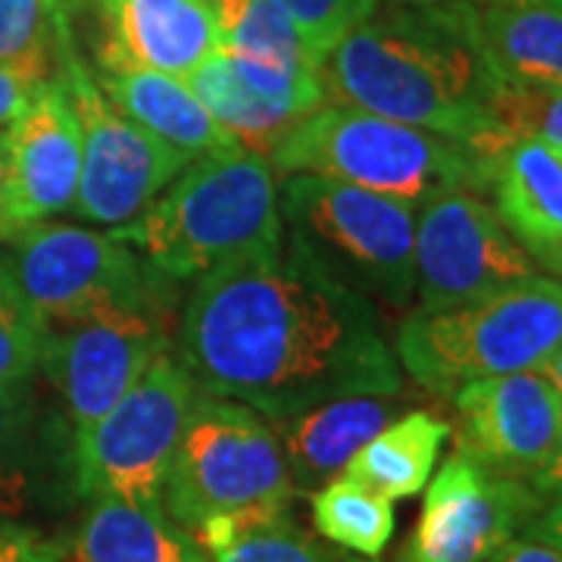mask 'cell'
Masks as SVG:
<instances>
[{
    "label": "cell",
    "instance_id": "cell-1",
    "mask_svg": "<svg viewBox=\"0 0 562 562\" xmlns=\"http://www.w3.org/2000/svg\"><path fill=\"white\" fill-rule=\"evenodd\" d=\"M181 362L206 394L272 425L338 397L403 391L382 306L291 247L201 276L181 316Z\"/></svg>",
    "mask_w": 562,
    "mask_h": 562
},
{
    "label": "cell",
    "instance_id": "cell-2",
    "mask_svg": "<svg viewBox=\"0 0 562 562\" xmlns=\"http://www.w3.org/2000/svg\"><path fill=\"white\" fill-rule=\"evenodd\" d=\"M325 101L416 125L479 150L509 144L487 103L497 88L479 57L462 0L375 10L319 63Z\"/></svg>",
    "mask_w": 562,
    "mask_h": 562
},
{
    "label": "cell",
    "instance_id": "cell-3",
    "mask_svg": "<svg viewBox=\"0 0 562 562\" xmlns=\"http://www.w3.org/2000/svg\"><path fill=\"white\" fill-rule=\"evenodd\" d=\"M116 235L169 279H201L228 262L279 254L284 222L276 169L244 147L198 157Z\"/></svg>",
    "mask_w": 562,
    "mask_h": 562
},
{
    "label": "cell",
    "instance_id": "cell-4",
    "mask_svg": "<svg viewBox=\"0 0 562 562\" xmlns=\"http://www.w3.org/2000/svg\"><path fill=\"white\" fill-rule=\"evenodd\" d=\"M279 431L250 406L201 391L162 484V513L213 550L235 528L288 513Z\"/></svg>",
    "mask_w": 562,
    "mask_h": 562
},
{
    "label": "cell",
    "instance_id": "cell-5",
    "mask_svg": "<svg viewBox=\"0 0 562 562\" xmlns=\"http://www.w3.org/2000/svg\"><path fill=\"white\" fill-rule=\"evenodd\" d=\"M281 176H325L413 210L453 191H487V160L460 140L366 110L322 103L269 150Z\"/></svg>",
    "mask_w": 562,
    "mask_h": 562
},
{
    "label": "cell",
    "instance_id": "cell-6",
    "mask_svg": "<svg viewBox=\"0 0 562 562\" xmlns=\"http://www.w3.org/2000/svg\"><path fill=\"white\" fill-rule=\"evenodd\" d=\"M562 344V281L531 276L491 297L409 313L397 325L394 357L413 382L453 397L462 384L541 369Z\"/></svg>",
    "mask_w": 562,
    "mask_h": 562
},
{
    "label": "cell",
    "instance_id": "cell-7",
    "mask_svg": "<svg viewBox=\"0 0 562 562\" xmlns=\"http://www.w3.org/2000/svg\"><path fill=\"white\" fill-rule=\"evenodd\" d=\"M284 247L379 306L416 294V210L325 176H288L279 191Z\"/></svg>",
    "mask_w": 562,
    "mask_h": 562
},
{
    "label": "cell",
    "instance_id": "cell-8",
    "mask_svg": "<svg viewBox=\"0 0 562 562\" xmlns=\"http://www.w3.org/2000/svg\"><path fill=\"white\" fill-rule=\"evenodd\" d=\"M201 391L188 366L169 350L150 362L110 413L72 438V472L81 497L162 509L166 472Z\"/></svg>",
    "mask_w": 562,
    "mask_h": 562
},
{
    "label": "cell",
    "instance_id": "cell-9",
    "mask_svg": "<svg viewBox=\"0 0 562 562\" xmlns=\"http://www.w3.org/2000/svg\"><path fill=\"white\" fill-rule=\"evenodd\" d=\"M13 238L7 260L47 331L128 310H157V284L120 235L63 222H35Z\"/></svg>",
    "mask_w": 562,
    "mask_h": 562
},
{
    "label": "cell",
    "instance_id": "cell-10",
    "mask_svg": "<svg viewBox=\"0 0 562 562\" xmlns=\"http://www.w3.org/2000/svg\"><path fill=\"white\" fill-rule=\"evenodd\" d=\"M60 57L63 85L81 125V176L72 210L88 225H128L194 157L150 135L106 101L101 85L72 50L66 22L60 29Z\"/></svg>",
    "mask_w": 562,
    "mask_h": 562
},
{
    "label": "cell",
    "instance_id": "cell-11",
    "mask_svg": "<svg viewBox=\"0 0 562 562\" xmlns=\"http://www.w3.org/2000/svg\"><path fill=\"white\" fill-rule=\"evenodd\" d=\"M538 276L535 260L475 191L425 203L416 216L419 313H441L491 297Z\"/></svg>",
    "mask_w": 562,
    "mask_h": 562
},
{
    "label": "cell",
    "instance_id": "cell-12",
    "mask_svg": "<svg viewBox=\"0 0 562 562\" xmlns=\"http://www.w3.org/2000/svg\"><path fill=\"white\" fill-rule=\"evenodd\" d=\"M541 506L535 484L457 447L425 484L419 522L401 562H487L503 543L528 535Z\"/></svg>",
    "mask_w": 562,
    "mask_h": 562
},
{
    "label": "cell",
    "instance_id": "cell-13",
    "mask_svg": "<svg viewBox=\"0 0 562 562\" xmlns=\"http://www.w3.org/2000/svg\"><path fill=\"white\" fill-rule=\"evenodd\" d=\"M169 350L157 310H128L44 335L41 366L60 391L72 435L110 413Z\"/></svg>",
    "mask_w": 562,
    "mask_h": 562
},
{
    "label": "cell",
    "instance_id": "cell-14",
    "mask_svg": "<svg viewBox=\"0 0 562 562\" xmlns=\"http://www.w3.org/2000/svg\"><path fill=\"white\" fill-rule=\"evenodd\" d=\"M3 238L72 210L81 176V125L63 79L41 81L32 103L7 128Z\"/></svg>",
    "mask_w": 562,
    "mask_h": 562
},
{
    "label": "cell",
    "instance_id": "cell-15",
    "mask_svg": "<svg viewBox=\"0 0 562 562\" xmlns=\"http://www.w3.org/2000/svg\"><path fill=\"white\" fill-rule=\"evenodd\" d=\"M460 447L491 469L531 482L562 450V409L541 369L462 384L453 394Z\"/></svg>",
    "mask_w": 562,
    "mask_h": 562
},
{
    "label": "cell",
    "instance_id": "cell-16",
    "mask_svg": "<svg viewBox=\"0 0 562 562\" xmlns=\"http://www.w3.org/2000/svg\"><path fill=\"white\" fill-rule=\"evenodd\" d=\"M487 191L525 254L562 276V144L509 140L487 160Z\"/></svg>",
    "mask_w": 562,
    "mask_h": 562
},
{
    "label": "cell",
    "instance_id": "cell-17",
    "mask_svg": "<svg viewBox=\"0 0 562 562\" xmlns=\"http://www.w3.org/2000/svg\"><path fill=\"white\" fill-rule=\"evenodd\" d=\"M106 20L101 54L188 79L220 50L210 0H98Z\"/></svg>",
    "mask_w": 562,
    "mask_h": 562
},
{
    "label": "cell",
    "instance_id": "cell-18",
    "mask_svg": "<svg viewBox=\"0 0 562 562\" xmlns=\"http://www.w3.org/2000/svg\"><path fill=\"white\" fill-rule=\"evenodd\" d=\"M479 57L497 85L562 88V7L462 0Z\"/></svg>",
    "mask_w": 562,
    "mask_h": 562
},
{
    "label": "cell",
    "instance_id": "cell-19",
    "mask_svg": "<svg viewBox=\"0 0 562 562\" xmlns=\"http://www.w3.org/2000/svg\"><path fill=\"white\" fill-rule=\"evenodd\" d=\"M98 63L101 69L94 81L101 85L106 101L150 135L184 150L188 157H206L241 147L210 116V110L198 101V94L184 79L144 69L138 63L120 60L110 54H101Z\"/></svg>",
    "mask_w": 562,
    "mask_h": 562
},
{
    "label": "cell",
    "instance_id": "cell-20",
    "mask_svg": "<svg viewBox=\"0 0 562 562\" xmlns=\"http://www.w3.org/2000/svg\"><path fill=\"white\" fill-rule=\"evenodd\" d=\"M401 401L382 394H357L319 403L294 419L279 422L281 450L294 491H319L344 475L347 462L382 428L397 419Z\"/></svg>",
    "mask_w": 562,
    "mask_h": 562
},
{
    "label": "cell",
    "instance_id": "cell-21",
    "mask_svg": "<svg viewBox=\"0 0 562 562\" xmlns=\"http://www.w3.org/2000/svg\"><path fill=\"white\" fill-rule=\"evenodd\" d=\"M76 562H210V550L162 509L101 497L81 525Z\"/></svg>",
    "mask_w": 562,
    "mask_h": 562
},
{
    "label": "cell",
    "instance_id": "cell-22",
    "mask_svg": "<svg viewBox=\"0 0 562 562\" xmlns=\"http://www.w3.org/2000/svg\"><path fill=\"white\" fill-rule=\"evenodd\" d=\"M450 425L431 413H409L382 428L372 441L347 462L344 475L387 501H406L431 482L435 462Z\"/></svg>",
    "mask_w": 562,
    "mask_h": 562
},
{
    "label": "cell",
    "instance_id": "cell-23",
    "mask_svg": "<svg viewBox=\"0 0 562 562\" xmlns=\"http://www.w3.org/2000/svg\"><path fill=\"white\" fill-rule=\"evenodd\" d=\"M184 81L198 94V101L210 110V116L220 122L244 150H254L262 157H269V150L303 120L297 110L266 101L254 88H247L235 76L232 63L225 60L222 50L206 57Z\"/></svg>",
    "mask_w": 562,
    "mask_h": 562
},
{
    "label": "cell",
    "instance_id": "cell-24",
    "mask_svg": "<svg viewBox=\"0 0 562 562\" xmlns=\"http://www.w3.org/2000/svg\"><path fill=\"white\" fill-rule=\"evenodd\" d=\"M220 50L288 72H319V54L272 0H210Z\"/></svg>",
    "mask_w": 562,
    "mask_h": 562
},
{
    "label": "cell",
    "instance_id": "cell-25",
    "mask_svg": "<svg viewBox=\"0 0 562 562\" xmlns=\"http://www.w3.org/2000/svg\"><path fill=\"white\" fill-rule=\"evenodd\" d=\"M313 525L322 541L335 543L366 560H379L394 538V501L362 487L353 479H331L310 494Z\"/></svg>",
    "mask_w": 562,
    "mask_h": 562
},
{
    "label": "cell",
    "instance_id": "cell-26",
    "mask_svg": "<svg viewBox=\"0 0 562 562\" xmlns=\"http://www.w3.org/2000/svg\"><path fill=\"white\" fill-rule=\"evenodd\" d=\"M41 482L38 409L29 387L0 394V519L22 516Z\"/></svg>",
    "mask_w": 562,
    "mask_h": 562
},
{
    "label": "cell",
    "instance_id": "cell-27",
    "mask_svg": "<svg viewBox=\"0 0 562 562\" xmlns=\"http://www.w3.org/2000/svg\"><path fill=\"white\" fill-rule=\"evenodd\" d=\"M210 557L213 562H375L335 543L316 541L291 522L288 513L235 528L210 550Z\"/></svg>",
    "mask_w": 562,
    "mask_h": 562
},
{
    "label": "cell",
    "instance_id": "cell-28",
    "mask_svg": "<svg viewBox=\"0 0 562 562\" xmlns=\"http://www.w3.org/2000/svg\"><path fill=\"white\" fill-rule=\"evenodd\" d=\"M63 13L57 0H0V66L50 79Z\"/></svg>",
    "mask_w": 562,
    "mask_h": 562
},
{
    "label": "cell",
    "instance_id": "cell-29",
    "mask_svg": "<svg viewBox=\"0 0 562 562\" xmlns=\"http://www.w3.org/2000/svg\"><path fill=\"white\" fill-rule=\"evenodd\" d=\"M44 322L22 294L7 260H0V394L29 387L41 366Z\"/></svg>",
    "mask_w": 562,
    "mask_h": 562
},
{
    "label": "cell",
    "instance_id": "cell-30",
    "mask_svg": "<svg viewBox=\"0 0 562 562\" xmlns=\"http://www.w3.org/2000/svg\"><path fill=\"white\" fill-rule=\"evenodd\" d=\"M487 110L509 140L538 138L547 144H562V88L538 91L497 85Z\"/></svg>",
    "mask_w": 562,
    "mask_h": 562
},
{
    "label": "cell",
    "instance_id": "cell-31",
    "mask_svg": "<svg viewBox=\"0 0 562 562\" xmlns=\"http://www.w3.org/2000/svg\"><path fill=\"white\" fill-rule=\"evenodd\" d=\"M319 54V60L338 41L379 10V0H272Z\"/></svg>",
    "mask_w": 562,
    "mask_h": 562
},
{
    "label": "cell",
    "instance_id": "cell-32",
    "mask_svg": "<svg viewBox=\"0 0 562 562\" xmlns=\"http://www.w3.org/2000/svg\"><path fill=\"white\" fill-rule=\"evenodd\" d=\"M0 562H66V547L35 528L0 522Z\"/></svg>",
    "mask_w": 562,
    "mask_h": 562
},
{
    "label": "cell",
    "instance_id": "cell-33",
    "mask_svg": "<svg viewBox=\"0 0 562 562\" xmlns=\"http://www.w3.org/2000/svg\"><path fill=\"white\" fill-rule=\"evenodd\" d=\"M38 85V79H32L25 72H16L10 66H0V128L10 125L13 120H20L22 110L35 98Z\"/></svg>",
    "mask_w": 562,
    "mask_h": 562
},
{
    "label": "cell",
    "instance_id": "cell-34",
    "mask_svg": "<svg viewBox=\"0 0 562 562\" xmlns=\"http://www.w3.org/2000/svg\"><path fill=\"white\" fill-rule=\"evenodd\" d=\"M487 562H562V553L531 535H519L509 543H503Z\"/></svg>",
    "mask_w": 562,
    "mask_h": 562
},
{
    "label": "cell",
    "instance_id": "cell-35",
    "mask_svg": "<svg viewBox=\"0 0 562 562\" xmlns=\"http://www.w3.org/2000/svg\"><path fill=\"white\" fill-rule=\"evenodd\" d=\"M531 538L557 547L562 553V491L560 494H543L541 513L535 516V522L528 528Z\"/></svg>",
    "mask_w": 562,
    "mask_h": 562
},
{
    "label": "cell",
    "instance_id": "cell-36",
    "mask_svg": "<svg viewBox=\"0 0 562 562\" xmlns=\"http://www.w3.org/2000/svg\"><path fill=\"white\" fill-rule=\"evenodd\" d=\"M531 484L541 491V494H560L562 491V450L553 457V460L543 465L541 472L531 479Z\"/></svg>",
    "mask_w": 562,
    "mask_h": 562
},
{
    "label": "cell",
    "instance_id": "cell-37",
    "mask_svg": "<svg viewBox=\"0 0 562 562\" xmlns=\"http://www.w3.org/2000/svg\"><path fill=\"white\" fill-rule=\"evenodd\" d=\"M541 372L547 375V382L553 384V391H557V397H560V409H562V344H560V350H557L550 360L543 362Z\"/></svg>",
    "mask_w": 562,
    "mask_h": 562
},
{
    "label": "cell",
    "instance_id": "cell-38",
    "mask_svg": "<svg viewBox=\"0 0 562 562\" xmlns=\"http://www.w3.org/2000/svg\"><path fill=\"white\" fill-rule=\"evenodd\" d=\"M7 162H10V150H7V128H0V203H3V191H7Z\"/></svg>",
    "mask_w": 562,
    "mask_h": 562
},
{
    "label": "cell",
    "instance_id": "cell-39",
    "mask_svg": "<svg viewBox=\"0 0 562 562\" xmlns=\"http://www.w3.org/2000/svg\"><path fill=\"white\" fill-rule=\"evenodd\" d=\"M397 3H409V7H431V3H447V0H397Z\"/></svg>",
    "mask_w": 562,
    "mask_h": 562
},
{
    "label": "cell",
    "instance_id": "cell-40",
    "mask_svg": "<svg viewBox=\"0 0 562 562\" xmlns=\"http://www.w3.org/2000/svg\"><path fill=\"white\" fill-rule=\"evenodd\" d=\"M513 3H543V7H562V0H513Z\"/></svg>",
    "mask_w": 562,
    "mask_h": 562
},
{
    "label": "cell",
    "instance_id": "cell-41",
    "mask_svg": "<svg viewBox=\"0 0 562 562\" xmlns=\"http://www.w3.org/2000/svg\"><path fill=\"white\" fill-rule=\"evenodd\" d=\"M0 238H3V232H0Z\"/></svg>",
    "mask_w": 562,
    "mask_h": 562
}]
</instances>
